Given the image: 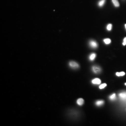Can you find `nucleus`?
Listing matches in <instances>:
<instances>
[{"label":"nucleus","mask_w":126,"mask_h":126,"mask_svg":"<svg viewBox=\"0 0 126 126\" xmlns=\"http://www.w3.org/2000/svg\"><path fill=\"white\" fill-rule=\"evenodd\" d=\"M69 66L73 69H77L79 67V64L74 61H71L69 62Z\"/></svg>","instance_id":"nucleus-1"},{"label":"nucleus","mask_w":126,"mask_h":126,"mask_svg":"<svg viewBox=\"0 0 126 126\" xmlns=\"http://www.w3.org/2000/svg\"><path fill=\"white\" fill-rule=\"evenodd\" d=\"M92 70L95 73H99L101 72L100 68L98 66H94L92 67Z\"/></svg>","instance_id":"nucleus-2"},{"label":"nucleus","mask_w":126,"mask_h":126,"mask_svg":"<svg viewBox=\"0 0 126 126\" xmlns=\"http://www.w3.org/2000/svg\"><path fill=\"white\" fill-rule=\"evenodd\" d=\"M89 45L93 48H96L98 47V44L95 41H91L89 43Z\"/></svg>","instance_id":"nucleus-3"},{"label":"nucleus","mask_w":126,"mask_h":126,"mask_svg":"<svg viewBox=\"0 0 126 126\" xmlns=\"http://www.w3.org/2000/svg\"><path fill=\"white\" fill-rule=\"evenodd\" d=\"M92 83L93 84H96V85H99L101 83V80L99 79L98 78H96L94 79L92 81Z\"/></svg>","instance_id":"nucleus-4"},{"label":"nucleus","mask_w":126,"mask_h":126,"mask_svg":"<svg viewBox=\"0 0 126 126\" xmlns=\"http://www.w3.org/2000/svg\"><path fill=\"white\" fill-rule=\"evenodd\" d=\"M77 103L78 104V105H79V106H82L84 103V100L82 98H79L77 100Z\"/></svg>","instance_id":"nucleus-5"},{"label":"nucleus","mask_w":126,"mask_h":126,"mask_svg":"<svg viewBox=\"0 0 126 126\" xmlns=\"http://www.w3.org/2000/svg\"><path fill=\"white\" fill-rule=\"evenodd\" d=\"M104 104V101L102 100H98V101H96V102H95V105L97 106H101L103 105Z\"/></svg>","instance_id":"nucleus-6"},{"label":"nucleus","mask_w":126,"mask_h":126,"mask_svg":"<svg viewBox=\"0 0 126 126\" xmlns=\"http://www.w3.org/2000/svg\"><path fill=\"white\" fill-rule=\"evenodd\" d=\"M96 56V54L94 53H93L90 55L89 56V59L91 61H93L95 59Z\"/></svg>","instance_id":"nucleus-7"},{"label":"nucleus","mask_w":126,"mask_h":126,"mask_svg":"<svg viewBox=\"0 0 126 126\" xmlns=\"http://www.w3.org/2000/svg\"><path fill=\"white\" fill-rule=\"evenodd\" d=\"M112 2H113V5L116 7H118L120 6V4L119 2L118 1V0H112Z\"/></svg>","instance_id":"nucleus-8"},{"label":"nucleus","mask_w":126,"mask_h":126,"mask_svg":"<svg viewBox=\"0 0 126 126\" xmlns=\"http://www.w3.org/2000/svg\"><path fill=\"white\" fill-rule=\"evenodd\" d=\"M125 75V73L124 72H117L116 73V75L118 77L123 76Z\"/></svg>","instance_id":"nucleus-9"},{"label":"nucleus","mask_w":126,"mask_h":126,"mask_svg":"<svg viewBox=\"0 0 126 126\" xmlns=\"http://www.w3.org/2000/svg\"><path fill=\"white\" fill-rule=\"evenodd\" d=\"M104 43H105L106 44L108 45V44H109L111 43V39H109V38H106V39H104Z\"/></svg>","instance_id":"nucleus-10"},{"label":"nucleus","mask_w":126,"mask_h":126,"mask_svg":"<svg viewBox=\"0 0 126 126\" xmlns=\"http://www.w3.org/2000/svg\"><path fill=\"white\" fill-rule=\"evenodd\" d=\"M105 1H106V0H101L99 2V6L100 7L103 6L105 3Z\"/></svg>","instance_id":"nucleus-11"},{"label":"nucleus","mask_w":126,"mask_h":126,"mask_svg":"<svg viewBox=\"0 0 126 126\" xmlns=\"http://www.w3.org/2000/svg\"><path fill=\"white\" fill-rule=\"evenodd\" d=\"M109 99L112 100L115 99H116V94H113L111 95V96H110Z\"/></svg>","instance_id":"nucleus-12"},{"label":"nucleus","mask_w":126,"mask_h":126,"mask_svg":"<svg viewBox=\"0 0 126 126\" xmlns=\"http://www.w3.org/2000/svg\"><path fill=\"white\" fill-rule=\"evenodd\" d=\"M120 96L122 98H123V99H125L126 98V93H121V94H120Z\"/></svg>","instance_id":"nucleus-13"},{"label":"nucleus","mask_w":126,"mask_h":126,"mask_svg":"<svg viewBox=\"0 0 126 126\" xmlns=\"http://www.w3.org/2000/svg\"><path fill=\"white\" fill-rule=\"evenodd\" d=\"M107 86V85L106 84V83H104V84H101L100 86H99V89H103L104 88H105L106 86Z\"/></svg>","instance_id":"nucleus-14"},{"label":"nucleus","mask_w":126,"mask_h":126,"mask_svg":"<svg viewBox=\"0 0 126 126\" xmlns=\"http://www.w3.org/2000/svg\"><path fill=\"white\" fill-rule=\"evenodd\" d=\"M112 25L111 24H109L107 26V29L108 31H110L112 30Z\"/></svg>","instance_id":"nucleus-15"},{"label":"nucleus","mask_w":126,"mask_h":126,"mask_svg":"<svg viewBox=\"0 0 126 126\" xmlns=\"http://www.w3.org/2000/svg\"><path fill=\"white\" fill-rule=\"evenodd\" d=\"M122 45L123 46H125L126 45V37H125L124 38V40H123V42L122 43Z\"/></svg>","instance_id":"nucleus-16"},{"label":"nucleus","mask_w":126,"mask_h":126,"mask_svg":"<svg viewBox=\"0 0 126 126\" xmlns=\"http://www.w3.org/2000/svg\"><path fill=\"white\" fill-rule=\"evenodd\" d=\"M125 28H126V24H125Z\"/></svg>","instance_id":"nucleus-17"},{"label":"nucleus","mask_w":126,"mask_h":126,"mask_svg":"<svg viewBox=\"0 0 126 126\" xmlns=\"http://www.w3.org/2000/svg\"><path fill=\"white\" fill-rule=\"evenodd\" d=\"M125 86H126V83H125Z\"/></svg>","instance_id":"nucleus-18"}]
</instances>
